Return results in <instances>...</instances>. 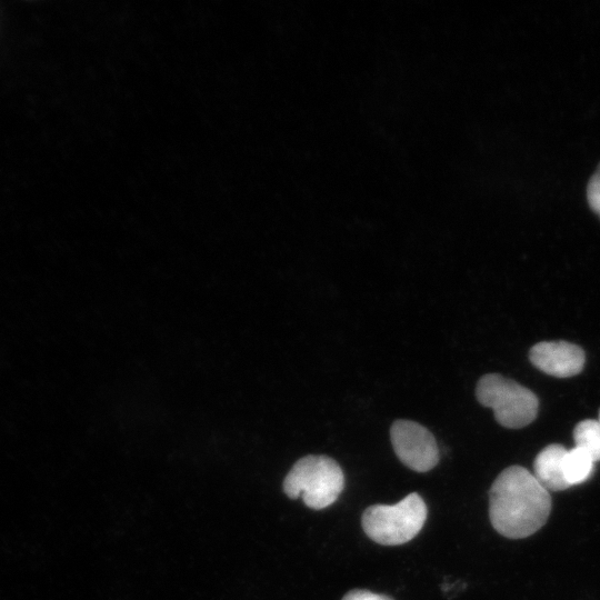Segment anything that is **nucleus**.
Segmentation results:
<instances>
[{"instance_id":"obj_1","label":"nucleus","mask_w":600,"mask_h":600,"mask_svg":"<svg viewBox=\"0 0 600 600\" xmlns=\"http://www.w3.org/2000/svg\"><path fill=\"white\" fill-rule=\"evenodd\" d=\"M551 496L528 469L502 470L489 490V518L493 529L509 539L532 536L547 522Z\"/></svg>"},{"instance_id":"obj_12","label":"nucleus","mask_w":600,"mask_h":600,"mask_svg":"<svg viewBox=\"0 0 600 600\" xmlns=\"http://www.w3.org/2000/svg\"><path fill=\"white\" fill-rule=\"evenodd\" d=\"M598 421L600 422V410H599V418H598Z\"/></svg>"},{"instance_id":"obj_3","label":"nucleus","mask_w":600,"mask_h":600,"mask_svg":"<svg viewBox=\"0 0 600 600\" xmlns=\"http://www.w3.org/2000/svg\"><path fill=\"white\" fill-rule=\"evenodd\" d=\"M428 508L422 497L411 492L394 504L369 506L361 526L369 539L382 546H400L412 540L423 528Z\"/></svg>"},{"instance_id":"obj_7","label":"nucleus","mask_w":600,"mask_h":600,"mask_svg":"<svg viewBox=\"0 0 600 600\" xmlns=\"http://www.w3.org/2000/svg\"><path fill=\"white\" fill-rule=\"evenodd\" d=\"M566 452L567 449L562 444L551 443L534 458L533 476L548 491H562L570 487L563 473Z\"/></svg>"},{"instance_id":"obj_8","label":"nucleus","mask_w":600,"mask_h":600,"mask_svg":"<svg viewBox=\"0 0 600 600\" xmlns=\"http://www.w3.org/2000/svg\"><path fill=\"white\" fill-rule=\"evenodd\" d=\"M593 468L594 461L586 451L577 447L567 450L563 459V473L570 487L587 481L591 477Z\"/></svg>"},{"instance_id":"obj_10","label":"nucleus","mask_w":600,"mask_h":600,"mask_svg":"<svg viewBox=\"0 0 600 600\" xmlns=\"http://www.w3.org/2000/svg\"><path fill=\"white\" fill-rule=\"evenodd\" d=\"M587 198L590 208L600 217V164L589 180Z\"/></svg>"},{"instance_id":"obj_5","label":"nucleus","mask_w":600,"mask_h":600,"mask_svg":"<svg viewBox=\"0 0 600 600\" xmlns=\"http://www.w3.org/2000/svg\"><path fill=\"white\" fill-rule=\"evenodd\" d=\"M390 440L398 459L416 472L433 469L440 451L433 434L422 424L398 419L390 427Z\"/></svg>"},{"instance_id":"obj_2","label":"nucleus","mask_w":600,"mask_h":600,"mask_svg":"<svg viewBox=\"0 0 600 600\" xmlns=\"http://www.w3.org/2000/svg\"><path fill=\"white\" fill-rule=\"evenodd\" d=\"M282 488L289 498L301 497L308 508L322 510L338 500L344 488V474L334 459L308 454L292 466Z\"/></svg>"},{"instance_id":"obj_4","label":"nucleus","mask_w":600,"mask_h":600,"mask_svg":"<svg viewBox=\"0 0 600 600\" xmlns=\"http://www.w3.org/2000/svg\"><path fill=\"white\" fill-rule=\"evenodd\" d=\"M480 404L492 409L499 424L519 429L531 423L538 413L539 400L528 388L499 373L482 376L476 387Z\"/></svg>"},{"instance_id":"obj_6","label":"nucleus","mask_w":600,"mask_h":600,"mask_svg":"<svg viewBox=\"0 0 600 600\" xmlns=\"http://www.w3.org/2000/svg\"><path fill=\"white\" fill-rule=\"evenodd\" d=\"M534 367L542 372L568 378L578 374L584 366V351L567 341H542L536 343L529 352Z\"/></svg>"},{"instance_id":"obj_9","label":"nucleus","mask_w":600,"mask_h":600,"mask_svg":"<svg viewBox=\"0 0 600 600\" xmlns=\"http://www.w3.org/2000/svg\"><path fill=\"white\" fill-rule=\"evenodd\" d=\"M573 440L577 448L586 451L594 462L600 461V422L586 419L573 429Z\"/></svg>"},{"instance_id":"obj_11","label":"nucleus","mask_w":600,"mask_h":600,"mask_svg":"<svg viewBox=\"0 0 600 600\" xmlns=\"http://www.w3.org/2000/svg\"><path fill=\"white\" fill-rule=\"evenodd\" d=\"M341 600H393L391 597L382 593H374L366 589H352L348 591Z\"/></svg>"}]
</instances>
